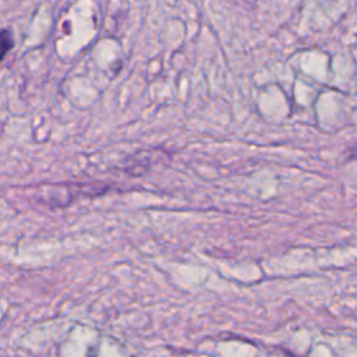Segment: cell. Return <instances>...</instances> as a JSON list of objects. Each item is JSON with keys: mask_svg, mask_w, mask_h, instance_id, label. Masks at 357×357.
I'll return each instance as SVG.
<instances>
[{"mask_svg": "<svg viewBox=\"0 0 357 357\" xmlns=\"http://www.w3.org/2000/svg\"><path fill=\"white\" fill-rule=\"evenodd\" d=\"M14 47V38L8 29L0 31V61Z\"/></svg>", "mask_w": 357, "mask_h": 357, "instance_id": "cell-1", "label": "cell"}]
</instances>
